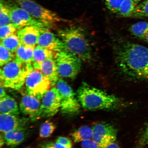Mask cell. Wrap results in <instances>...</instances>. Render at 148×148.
<instances>
[{
	"instance_id": "cell-1",
	"label": "cell",
	"mask_w": 148,
	"mask_h": 148,
	"mask_svg": "<svg viewBox=\"0 0 148 148\" xmlns=\"http://www.w3.org/2000/svg\"><path fill=\"white\" fill-rule=\"evenodd\" d=\"M115 54L116 65L121 73L131 80L148 79V49L129 42L118 44Z\"/></svg>"
},
{
	"instance_id": "cell-2",
	"label": "cell",
	"mask_w": 148,
	"mask_h": 148,
	"mask_svg": "<svg viewBox=\"0 0 148 148\" xmlns=\"http://www.w3.org/2000/svg\"><path fill=\"white\" fill-rule=\"evenodd\" d=\"M77 97L85 110H108L119 106L121 101L118 97L83 82L77 90Z\"/></svg>"
},
{
	"instance_id": "cell-3",
	"label": "cell",
	"mask_w": 148,
	"mask_h": 148,
	"mask_svg": "<svg viewBox=\"0 0 148 148\" xmlns=\"http://www.w3.org/2000/svg\"><path fill=\"white\" fill-rule=\"evenodd\" d=\"M58 36L64 44L65 51L75 55L83 62L91 60V46L80 28L69 27L61 29L58 31Z\"/></svg>"
},
{
	"instance_id": "cell-4",
	"label": "cell",
	"mask_w": 148,
	"mask_h": 148,
	"mask_svg": "<svg viewBox=\"0 0 148 148\" xmlns=\"http://www.w3.org/2000/svg\"><path fill=\"white\" fill-rule=\"evenodd\" d=\"M32 63H25L14 59L5 64L0 71L1 85L14 90L21 89L27 75L34 69Z\"/></svg>"
},
{
	"instance_id": "cell-5",
	"label": "cell",
	"mask_w": 148,
	"mask_h": 148,
	"mask_svg": "<svg viewBox=\"0 0 148 148\" xmlns=\"http://www.w3.org/2000/svg\"><path fill=\"white\" fill-rule=\"evenodd\" d=\"M25 10L37 20L47 27L55 25L62 19L53 11L44 8L33 0H10Z\"/></svg>"
},
{
	"instance_id": "cell-6",
	"label": "cell",
	"mask_w": 148,
	"mask_h": 148,
	"mask_svg": "<svg viewBox=\"0 0 148 148\" xmlns=\"http://www.w3.org/2000/svg\"><path fill=\"white\" fill-rule=\"evenodd\" d=\"M55 60L60 77L74 79L81 71L82 61L69 52L64 51L57 53Z\"/></svg>"
},
{
	"instance_id": "cell-7",
	"label": "cell",
	"mask_w": 148,
	"mask_h": 148,
	"mask_svg": "<svg viewBox=\"0 0 148 148\" xmlns=\"http://www.w3.org/2000/svg\"><path fill=\"white\" fill-rule=\"evenodd\" d=\"M56 88L60 94L61 112L66 115H71L78 112L81 105L73 89L65 81L59 79Z\"/></svg>"
},
{
	"instance_id": "cell-8",
	"label": "cell",
	"mask_w": 148,
	"mask_h": 148,
	"mask_svg": "<svg viewBox=\"0 0 148 148\" xmlns=\"http://www.w3.org/2000/svg\"><path fill=\"white\" fill-rule=\"evenodd\" d=\"M25 84L27 94L40 100L51 86L49 79L34 68L27 75Z\"/></svg>"
},
{
	"instance_id": "cell-9",
	"label": "cell",
	"mask_w": 148,
	"mask_h": 148,
	"mask_svg": "<svg viewBox=\"0 0 148 148\" xmlns=\"http://www.w3.org/2000/svg\"><path fill=\"white\" fill-rule=\"evenodd\" d=\"M60 94L56 87L52 88L46 92L42 99L40 108L32 120L53 116L60 110Z\"/></svg>"
},
{
	"instance_id": "cell-10",
	"label": "cell",
	"mask_w": 148,
	"mask_h": 148,
	"mask_svg": "<svg viewBox=\"0 0 148 148\" xmlns=\"http://www.w3.org/2000/svg\"><path fill=\"white\" fill-rule=\"evenodd\" d=\"M92 129V139L101 148H104L115 142L117 130L110 124L104 122L97 123Z\"/></svg>"
},
{
	"instance_id": "cell-11",
	"label": "cell",
	"mask_w": 148,
	"mask_h": 148,
	"mask_svg": "<svg viewBox=\"0 0 148 148\" xmlns=\"http://www.w3.org/2000/svg\"><path fill=\"white\" fill-rule=\"evenodd\" d=\"M9 4L11 23L15 26L18 30L29 26L47 28L45 25L33 18L23 9L14 3L13 5Z\"/></svg>"
},
{
	"instance_id": "cell-12",
	"label": "cell",
	"mask_w": 148,
	"mask_h": 148,
	"mask_svg": "<svg viewBox=\"0 0 148 148\" xmlns=\"http://www.w3.org/2000/svg\"><path fill=\"white\" fill-rule=\"evenodd\" d=\"M47 29L40 33L37 45L56 53L65 51L64 44L58 36Z\"/></svg>"
},
{
	"instance_id": "cell-13",
	"label": "cell",
	"mask_w": 148,
	"mask_h": 148,
	"mask_svg": "<svg viewBox=\"0 0 148 148\" xmlns=\"http://www.w3.org/2000/svg\"><path fill=\"white\" fill-rule=\"evenodd\" d=\"M46 29L29 26L20 29L16 33L21 44L36 47L40 33Z\"/></svg>"
},
{
	"instance_id": "cell-14",
	"label": "cell",
	"mask_w": 148,
	"mask_h": 148,
	"mask_svg": "<svg viewBox=\"0 0 148 148\" xmlns=\"http://www.w3.org/2000/svg\"><path fill=\"white\" fill-rule=\"evenodd\" d=\"M32 64L34 69L39 70L49 79L51 86L56 84L60 76L55 59H49L43 62H34Z\"/></svg>"
},
{
	"instance_id": "cell-15",
	"label": "cell",
	"mask_w": 148,
	"mask_h": 148,
	"mask_svg": "<svg viewBox=\"0 0 148 148\" xmlns=\"http://www.w3.org/2000/svg\"><path fill=\"white\" fill-rule=\"evenodd\" d=\"M27 120L21 119L18 116L1 114L0 130L3 134L26 127Z\"/></svg>"
},
{
	"instance_id": "cell-16",
	"label": "cell",
	"mask_w": 148,
	"mask_h": 148,
	"mask_svg": "<svg viewBox=\"0 0 148 148\" xmlns=\"http://www.w3.org/2000/svg\"><path fill=\"white\" fill-rule=\"evenodd\" d=\"M40 100L27 94L22 97L20 104V110L23 113L28 116L32 120L40 108Z\"/></svg>"
},
{
	"instance_id": "cell-17",
	"label": "cell",
	"mask_w": 148,
	"mask_h": 148,
	"mask_svg": "<svg viewBox=\"0 0 148 148\" xmlns=\"http://www.w3.org/2000/svg\"><path fill=\"white\" fill-rule=\"evenodd\" d=\"M5 144L9 147H17L24 142L27 137V127L15 130L4 134Z\"/></svg>"
},
{
	"instance_id": "cell-18",
	"label": "cell",
	"mask_w": 148,
	"mask_h": 148,
	"mask_svg": "<svg viewBox=\"0 0 148 148\" xmlns=\"http://www.w3.org/2000/svg\"><path fill=\"white\" fill-rule=\"evenodd\" d=\"M1 114L18 116L19 109L15 99L8 95L0 99Z\"/></svg>"
},
{
	"instance_id": "cell-19",
	"label": "cell",
	"mask_w": 148,
	"mask_h": 148,
	"mask_svg": "<svg viewBox=\"0 0 148 148\" xmlns=\"http://www.w3.org/2000/svg\"><path fill=\"white\" fill-rule=\"evenodd\" d=\"M35 47L21 44L15 52V59L25 63H33V52Z\"/></svg>"
},
{
	"instance_id": "cell-20",
	"label": "cell",
	"mask_w": 148,
	"mask_h": 148,
	"mask_svg": "<svg viewBox=\"0 0 148 148\" xmlns=\"http://www.w3.org/2000/svg\"><path fill=\"white\" fill-rule=\"evenodd\" d=\"M57 53L37 45L33 52L32 62H38L55 59Z\"/></svg>"
},
{
	"instance_id": "cell-21",
	"label": "cell",
	"mask_w": 148,
	"mask_h": 148,
	"mask_svg": "<svg viewBox=\"0 0 148 148\" xmlns=\"http://www.w3.org/2000/svg\"><path fill=\"white\" fill-rule=\"evenodd\" d=\"M71 136L75 143L90 139L92 137V129L88 125H83L72 133Z\"/></svg>"
},
{
	"instance_id": "cell-22",
	"label": "cell",
	"mask_w": 148,
	"mask_h": 148,
	"mask_svg": "<svg viewBox=\"0 0 148 148\" xmlns=\"http://www.w3.org/2000/svg\"><path fill=\"white\" fill-rule=\"evenodd\" d=\"M138 3L135 0H125L116 14L122 17L131 18Z\"/></svg>"
},
{
	"instance_id": "cell-23",
	"label": "cell",
	"mask_w": 148,
	"mask_h": 148,
	"mask_svg": "<svg viewBox=\"0 0 148 148\" xmlns=\"http://www.w3.org/2000/svg\"><path fill=\"white\" fill-rule=\"evenodd\" d=\"M1 44L13 53L15 52L21 44L17 33L11 35L1 40Z\"/></svg>"
},
{
	"instance_id": "cell-24",
	"label": "cell",
	"mask_w": 148,
	"mask_h": 148,
	"mask_svg": "<svg viewBox=\"0 0 148 148\" xmlns=\"http://www.w3.org/2000/svg\"><path fill=\"white\" fill-rule=\"evenodd\" d=\"M130 31L134 36L143 39L148 32V22L141 21L134 23L130 28Z\"/></svg>"
},
{
	"instance_id": "cell-25",
	"label": "cell",
	"mask_w": 148,
	"mask_h": 148,
	"mask_svg": "<svg viewBox=\"0 0 148 148\" xmlns=\"http://www.w3.org/2000/svg\"><path fill=\"white\" fill-rule=\"evenodd\" d=\"M11 23L10 16V5L3 0L0 3V27Z\"/></svg>"
},
{
	"instance_id": "cell-26",
	"label": "cell",
	"mask_w": 148,
	"mask_h": 148,
	"mask_svg": "<svg viewBox=\"0 0 148 148\" xmlns=\"http://www.w3.org/2000/svg\"><path fill=\"white\" fill-rule=\"evenodd\" d=\"M56 127L53 122L47 120L42 123L40 127L39 136L42 138L49 137L54 132Z\"/></svg>"
},
{
	"instance_id": "cell-27",
	"label": "cell",
	"mask_w": 148,
	"mask_h": 148,
	"mask_svg": "<svg viewBox=\"0 0 148 148\" xmlns=\"http://www.w3.org/2000/svg\"><path fill=\"white\" fill-rule=\"evenodd\" d=\"M14 53L8 50L1 44L0 45V65L3 66L14 60Z\"/></svg>"
},
{
	"instance_id": "cell-28",
	"label": "cell",
	"mask_w": 148,
	"mask_h": 148,
	"mask_svg": "<svg viewBox=\"0 0 148 148\" xmlns=\"http://www.w3.org/2000/svg\"><path fill=\"white\" fill-rule=\"evenodd\" d=\"M148 18V0H145L138 4L131 18Z\"/></svg>"
},
{
	"instance_id": "cell-29",
	"label": "cell",
	"mask_w": 148,
	"mask_h": 148,
	"mask_svg": "<svg viewBox=\"0 0 148 148\" xmlns=\"http://www.w3.org/2000/svg\"><path fill=\"white\" fill-rule=\"evenodd\" d=\"M0 27V38L1 40L11 35L15 34L18 30L15 26L12 23Z\"/></svg>"
},
{
	"instance_id": "cell-30",
	"label": "cell",
	"mask_w": 148,
	"mask_h": 148,
	"mask_svg": "<svg viewBox=\"0 0 148 148\" xmlns=\"http://www.w3.org/2000/svg\"><path fill=\"white\" fill-rule=\"evenodd\" d=\"M125 0H105L107 9L114 14L117 13L121 5Z\"/></svg>"
},
{
	"instance_id": "cell-31",
	"label": "cell",
	"mask_w": 148,
	"mask_h": 148,
	"mask_svg": "<svg viewBox=\"0 0 148 148\" xmlns=\"http://www.w3.org/2000/svg\"><path fill=\"white\" fill-rule=\"evenodd\" d=\"M148 145V123L140 136L137 145V148H143Z\"/></svg>"
},
{
	"instance_id": "cell-32",
	"label": "cell",
	"mask_w": 148,
	"mask_h": 148,
	"mask_svg": "<svg viewBox=\"0 0 148 148\" xmlns=\"http://www.w3.org/2000/svg\"><path fill=\"white\" fill-rule=\"evenodd\" d=\"M81 144L82 148H101L92 139L83 140Z\"/></svg>"
},
{
	"instance_id": "cell-33",
	"label": "cell",
	"mask_w": 148,
	"mask_h": 148,
	"mask_svg": "<svg viewBox=\"0 0 148 148\" xmlns=\"http://www.w3.org/2000/svg\"><path fill=\"white\" fill-rule=\"evenodd\" d=\"M56 142L69 148H72L73 147V143L71 140L65 137H60L57 139Z\"/></svg>"
},
{
	"instance_id": "cell-34",
	"label": "cell",
	"mask_w": 148,
	"mask_h": 148,
	"mask_svg": "<svg viewBox=\"0 0 148 148\" xmlns=\"http://www.w3.org/2000/svg\"><path fill=\"white\" fill-rule=\"evenodd\" d=\"M3 86L1 85L0 87V99L4 97L7 95L5 91L4 88Z\"/></svg>"
},
{
	"instance_id": "cell-35",
	"label": "cell",
	"mask_w": 148,
	"mask_h": 148,
	"mask_svg": "<svg viewBox=\"0 0 148 148\" xmlns=\"http://www.w3.org/2000/svg\"><path fill=\"white\" fill-rule=\"evenodd\" d=\"M104 148H120V147L118 144L115 142Z\"/></svg>"
},
{
	"instance_id": "cell-36",
	"label": "cell",
	"mask_w": 148,
	"mask_h": 148,
	"mask_svg": "<svg viewBox=\"0 0 148 148\" xmlns=\"http://www.w3.org/2000/svg\"><path fill=\"white\" fill-rule=\"evenodd\" d=\"M54 147L55 148H69L57 142L54 144Z\"/></svg>"
},
{
	"instance_id": "cell-37",
	"label": "cell",
	"mask_w": 148,
	"mask_h": 148,
	"mask_svg": "<svg viewBox=\"0 0 148 148\" xmlns=\"http://www.w3.org/2000/svg\"><path fill=\"white\" fill-rule=\"evenodd\" d=\"M42 148H55L54 147V144L49 143L46 144L42 147Z\"/></svg>"
},
{
	"instance_id": "cell-38",
	"label": "cell",
	"mask_w": 148,
	"mask_h": 148,
	"mask_svg": "<svg viewBox=\"0 0 148 148\" xmlns=\"http://www.w3.org/2000/svg\"><path fill=\"white\" fill-rule=\"evenodd\" d=\"M5 143V142L4 136H2L1 135V138H0V146L1 147L4 145Z\"/></svg>"
},
{
	"instance_id": "cell-39",
	"label": "cell",
	"mask_w": 148,
	"mask_h": 148,
	"mask_svg": "<svg viewBox=\"0 0 148 148\" xmlns=\"http://www.w3.org/2000/svg\"><path fill=\"white\" fill-rule=\"evenodd\" d=\"M143 40L148 42V32L146 34L145 36H144Z\"/></svg>"
},
{
	"instance_id": "cell-40",
	"label": "cell",
	"mask_w": 148,
	"mask_h": 148,
	"mask_svg": "<svg viewBox=\"0 0 148 148\" xmlns=\"http://www.w3.org/2000/svg\"><path fill=\"white\" fill-rule=\"evenodd\" d=\"M135 1H141V0H135Z\"/></svg>"
},
{
	"instance_id": "cell-41",
	"label": "cell",
	"mask_w": 148,
	"mask_h": 148,
	"mask_svg": "<svg viewBox=\"0 0 148 148\" xmlns=\"http://www.w3.org/2000/svg\"></svg>"
}]
</instances>
